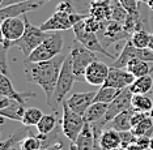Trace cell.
<instances>
[{"label": "cell", "instance_id": "cell-14", "mask_svg": "<svg viewBox=\"0 0 153 150\" xmlns=\"http://www.w3.org/2000/svg\"><path fill=\"white\" fill-rule=\"evenodd\" d=\"M97 92H85V93H72L65 99L68 107L76 114L84 116L88 109L94 103V97Z\"/></svg>", "mask_w": 153, "mask_h": 150}, {"label": "cell", "instance_id": "cell-18", "mask_svg": "<svg viewBox=\"0 0 153 150\" xmlns=\"http://www.w3.org/2000/svg\"><path fill=\"white\" fill-rule=\"evenodd\" d=\"M0 95L9 97V98L15 99V100H17V102L26 104L27 98H30V97H36V94L16 92V89L13 88V85H12V81L7 77V75L0 73Z\"/></svg>", "mask_w": 153, "mask_h": 150}, {"label": "cell", "instance_id": "cell-31", "mask_svg": "<svg viewBox=\"0 0 153 150\" xmlns=\"http://www.w3.org/2000/svg\"><path fill=\"white\" fill-rule=\"evenodd\" d=\"M149 38H151V33H149V30L140 29V30H136L135 33L131 34L130 41L136 48H148Z\"/></svg>", "mask_w": 153, "mask_h": 150}, {"label": "cell", "instance_id": "cell-29", "mask_svg": "<svg viewBox=\"0 0 153 150\" xmlns=\"http://www.w3.org/2000/svg\"><path fill=\"white\" fill-rule=\"evenodd\" d=\"M43 112L39 109H36V107H27L25 110V114H24L22 117V125L24 127H37V124L41 121V119L43 117Z\"/></svg>", "mask_w": 153, "mask_h": 150}, {"label": "cell", "instance_id": "cell-32", "mask_svg": "<svg viewBox=\"0 0 153 150\" xmlns=\"http://www.w3.org/2000/svg\"><path fill=\"white\" fill-rule=\"evenodd\" d=\"M128 17V12L122 7V4L118 0L110 3V20L111 21H117V22L123 24L126 18Z\"/></svg>", "mask_w": 153, "mask_h": 150}, {"label": "cell", "instance_id": "cell-4", "mask_svg": "<svg viewBox=\"0 0 153 150\" xmlns=\"http://www.w3.org/2000/svg\"><path fill=\"white\" fill-rule=\"evenodd\" d=\"M24 20H25V33H24V35L20 38L19 41H16L15 43H13V46L19 47L20 51L22 52L24 56L26 59V58H29V55L32 54L51 33L43 31L41 27L33 25L29 21L26 15H24Z\"/></svg>", "mask_w": 153, "mask_h": 150}, {"label": "cell", "instance_id": "cell-19", "mask_svg": "<svg viewBox=\"0 0 153 150\" xmlns=\"http://www.w3.org/2000/svg\"><path fill=\"white\" fill-rule=\"evenodd\" d=\"M100 146L101 150H118L122 146L120 132L115 131L114 128L103 129L102 134L100 137Z\"/></svg>", "mask_w": 153, "mask_h": 150}, {"label": "cell", "instance_id": "cell-39", "mask_svg": "<svg viewBox=\"0 0 153 150\" xmlns=\"http://www.w3.org/2000/svg\"><path fill=\"white\" fill-rule=\"evenodd\" d=\"M46 150H63V146H62L60 142H54L53 145H48Z\"/></svg>", "mask_w": 153, "mask_h": 150}, {"label": "cell", "instance_id": "cell-21", "mask_svg": "<svg viewBox=\"0 0 153 150\" xmlns=\"http://www.w3.org/2000/svg\"><path fill=\"white\" fill-rule=\"evenodd\" d=\"M126 69L128 72H131L135 77H143V76H148L153 72V64L149 61L141 60V59H131L128 61Z\"/></svg>", "mask_w": 153, "mask_h": 150}, {"label": "cell", "instance_id": "cell-34", "mask_svg": "<svg viewBox=\"0 0 153 150\" xmlns=\"http://www.w3.org/2000/svg\"><path fill=\"white\" fill-rule=\"evenodd\" d=\"M103 22H105V21H100V20L94 18V17H92L90 15L84 20V25H85L86 29H88L89 31H93V33H96V34L101 30Z\"/></svg>", "mask_w": 153, "mask_h": 150}, {"label": "cell", "instance_id": "cell-37", "mask_svg": "<svg viewBox=\"0 0 153 150\" xmlns=\"http://www.w3.org/2000/svg\"><path fill=\"white\" fill-rule=\"evenodd\" d=\"M21 1H25V0H0V9L9 7V5H13V4H17V3H21Z\"/></svg>", "mask_w": 153, "mask_h": 150}, {"label": "cell", "instance_id": "cell-13", "mask_svg": "<svg viewBox=\"0 0 153 150\" xmlns=\"http://www.w3.org/2000/svg\"><path fill=\"white\" fill-rule=\"evenodd\" d=\"M135 80H136V77H135L131 72H128L126 68L110 67L109 76H107V78H106V81L103 85L123 90L126 88H130L132 83H134Z\"/></svg>", "mask_w": 153, "mask_h": 150}, {"label": "cell", "instance_id": "cell-6", "mask_svg": "<svg viewBox=\"0 0 153 150\" xmlns=\"http://www.w3.org/2000/svg\"><path fill=\"white\" fill-rule=\"evenodd\" d=\"M0 33H1V48L9 50L11 47H13V43L19 41L25 33L24 16L3 20L0 25Z\"/></svg>", "mask_w": 153, "mask_h": 150}, {"label": "cell", "instance_id": "cell-12", "mask_svg": "<svg viewBox=\"0 0 153 150\" xmlns=\"http://www.w3.org/2000/svg\"><path fill=\"white\" fill-rule=\"evenodd\" d=\"M45 3H46L45 0H25V1L5 7V8L0 9V18L3 21L5 18H11V17H21L26 15L27 12L39 9Z\"/></svg>", "mask_w": 153, "mask_h": 150}, {"label": "cell", "instance_id": "cell-3", "mask_svg": "<svg viewBox=\"0 0 153 150\" xmlns=\"http://www.w3.org/2000/svg\"><path fill=\"white\" fill-rule=\"evenodd\" d=\"M63 46H64L63 35H62L60 31H55V33H51L25 60L32 63L51 60V59L56 58L62 54Z\"/></svg>", "mask_w": 153, "mask_h": 150}, {"label": "cell", "instance_id": "cell-45", "mask_svg": "<svg viewBox=\"0 0 153 150\" xmlns=\"http://www.w3.org/2000/svg\"><path fill=\"white\" fill-rule=\"evenodd\" d=\"M38 150H46V149H43V148H41V149H38Z\"/></svg>", "mask_w": 153, "mask_h": 150}, {"label": "cell", "instance_id": "cell-17", "mask_svg": "<svg viewBox=\"0 0 153 150\" xmlns=\"http://www.w3.org/2000/svg\"><path fill=\"white\" fill-rule=\"evenodd\" d=\"M109 71L110 67H107L105 63L100 60L93 61L85 71V82L93 86H102L109 76Z\"/></svg>", "mask_w": 153, "mask_h": 150}, {"label": "cell", "instance_id": "cell-28", "mask_svg": "<svg viewBox=\"0 0 153 150\" xmlns=\"http://www.w3.org/2000/svg\"><path fill=\"white\" fill-rule=\"evenodd\" d=\"M131 132L136 137H151L153 133V120H152L151 115L148 114L144 119L139 121L136 125H134Z\"/></svg>", "mask_w": 153, "mask_h": 150}, {"label": "cell", "instance_id": "cell-20", "mask_svg": "<svg viewBox=\"0 0 153 150\" xmlns=\"http://www.w3.org/2000/svg\"><path fill=\"white\" fill-rule=\"evenodd\" d=\"M135 114L134 107L124 112L119 114L118 116H115L113 120L110 121L111 128H114L118 132H128L132 129V116Z\"/></svg>", "mask_w": 153, "mask_h": 150}, {"label": "cell", "instance_id": "cell-2", "mask_svg": "<svg viewBox=\"0 0 153 150\" xmlns=\"http://www.w3.org/2000/svg\"><path fill=\"white\" fill-rule=\"evenodd\" d=\"M77 81L76 76L72 69V59L71 55H65V59L63 61L60 69V75H59L58 82H56V88H55V93L53 97V102L50 104V109L53 111H56L59 104H62L67 99V95L71 93L74 83Z\"/></svg>", "mask_w": 153, "mask_h": 150}, {"label": "cell", "instance_id": "cell-15", "mask_svg": "<svg viewBox=\"0 0 153 150\" xmlns=\"http://www.w3.org/2000/svg\"><path fill=\"white\" fill-rule=\"evenodd\" d=\"M72 15V13H71ZM71 15L65 12H60V10H55V13L46 20L39 27L43 31H48V33H55V31H63L74 27L71 20Z\"/></svg>", "mask_w": 153, "mask_h": 150}, {"label": "cell", "instance_id": "cell-7", "mask_svg": "<svg viewBox=\"0 0 153 150\" xmlns=\"http://www.w3.org/2000/svg\"><path fill=\"white\" fill-rule=\"evenodd\" d=\"M72 29H74L76 41H79L82 46L89 48L90 51H94V52H98V54L105 55V56L110 58L111 60H117V58L114 56V55H111L105 48V46L101 43L98 35H97L96 33H93V31H89L86 29L85 25H84V20L80 21L79 24H76Z\"/></svg>", "mask_w": 153, "mask_h": 150}, {"label": "cell", "instance_id": "cell-33", "mask_svg": "<svg viewBox=\"0 0 153 150\" xmlns=\"http://www.w3.org/2000/svg\"><path fill=\"white\" fill-rule=\"evenodd\" d=\"M124 9L132 16H140V7L139 0H118Z\"/></svg>", "mask_w": 153, "mask_h": 150}, {"label": "cell", "instance_id": "cell-1", "mask_svg": "<svg viewBox=\"0 0 153 150\" xmlns=\"http://www.w3.org/2000/svg\"><path fill=\"white\" fill-rule=\"evenodd\" d=\"M65 56H59L51 59L47 61L41 63H32V61H24V72L25 77L29 82L37 83L43 90L45 95L47 99V104L50 106L53 102V97L56 88V82L60 75V69L63 65Z\"/></svg>", "mask_w": 153, "mask_h": 150}, {"label": "cell", "instance_id": "cell-42", "mask_svg": "<svg viewBox=\"0 0 153 150\" xmlns=\"http://www.w3.org/2000/svg\"><path fill=\"white\" fill-rule=\"evenodd\" d=\"M149 149L153 150V137H151V141H149Z\"/></svg>", "mask_w": 153, "mask_h": 150}, {"label": "cell", "instance_id": "cell-25", "mask_svg": "<svg viewBox=\"0 0 153 150\" xmlns=\"http://www.w3.org/2000/svg\"><path fill=\"white\" fill-rule=\"evenodd\" d=\"M132 107L135 111L149 114L153 109V98L148 94H134L132 97Z\"/></svg>", "mask_w": 153, "mask_h": 150}, {"label": "cell", "instance_id": "cell-9", "mask_svg": "<svg viewBox=\"0 0 153 150\" xmlns=\"http://www.w3.org/2000/svg\"><path fill=\"white\" fill-rule=\"evenodd\" d=\"M97 35H98L101 43L105 46V48H107L118 41L130 39L131 38V35L124 29L123 24L117 22V21H111V20L103 22V25L101 27V30L97 33Z\"/></svg>", "mask_w": 153, "mask_h": 150}, {"label": "cell", "instance_id": "cell-5", "mask_svg": "<svg viewBox=\"0 0 153 150\" xmlns=\"http://www.w3.org/2000/svg\"><path fill=\"white\" fill-rule=\"evenodd\" d=\"M71 59H72V69L77 81H85V71L93 61L98 60L94 51H90L89 48L82 46L79 41H74L71 47Z\"/></svg>", "mask_w": 153, "mask_h": 150}, {"label": "cell", "instance_id": "cell-46", "mask_svg": "<svg viewBox=\"0 0 153 150\" xmlns=\"http://www.w3.org/2000/svg\"><path fill=\"white\" fill-rule=\"evenodd\" d=\"M45 1H46V0H45Z\"/></svg>", "mask_w": 153, "mask_h": 150}, {"label": "cell", "instance_id": "cell-23", "mask_svg": "<svg viewBox=\"0 0 153 150\" xmlns=\"http://www.w3.org/2000/svg\"><path fill=\"white\" fill-rule=\"evenodd\" d=\"M89 15L100 21L110 20V3L105 0H93L90 3Z\"/></svg>", "mask_w": 153, "mask_h": 150}, {"label": "cell", "instance_id": "cell-11", "mask_svg": "<svg viewBox=\"0 0 153 150\" xmlns=\"http://www.w3.org/2000/svg\"><path fill=\"white\" fill-rule=\"evenodd\" d=\"M132 97H134V94H132L130 88L123 89L119 95H118L117 98L109 104V107H107V112H106L105 117H103L102 120L107 124V123H110L115 116H118L119 114L132 109Z\"/></svg>", "mask_w": 153, "mask_h": 150}, {"label": "cell", "instance_id": "cell-24", "mask_svg": "<svg viewBox=\"0 0 153 150\" xmlns=\"http://www.w3.org/2000/svg\"><path fill=\"white\" fill-rule=\"evenodd\" d=\"M107 107L109 104L107 103H98V102H94L92 106L88 109V111L85 112L84 115V120L85 123H89V124H94V123H98L105 117V115L107 112Z\"/></svg>", "mask_w": 153, "mask_h": 150}, {"label": "cell", "instance_id": "cell-36", "mask_svg": "<svg viewBox=\"0 0 153 150\" xmlns=\"http://www.w3.org/2000/svg\"><path fill=\"white\" fill-rule=\"evenodd\" d=\"M56 10H60V12H65V13H75L76 10L74 8V5H72V3L69 1V0H63V1H60L56 7Z\"/></svg>", "mask_w": 153, "mask_h": 150}, {"label": "cell", "instance_id": "cell-35", "mask_svg": "<svg viewBox=\"0 0 153 150\" xmlns=\"http://www.w3.org/2000/svg\"><path fill=\"white\" fill-rule=\"evenodd\" d=\"M21 132H22V129L17 131L16 133H13V136H11V137L8 138V140L0 142V150H11V148H12L13 144H16V142H20V141H21V140H19L20 133H21Z\"/></svg>", "mask_w": 153, "mask_h": 150}, {"label": "cell", "instance_id": "cell-40", "mask_svg": "<svg viewBox=\"0 0 153 150\" xmlns=\"http://www.w3.org/2000/svg\"><path fill=\"white\" fill-rule=\"evenodd\" d=\"M148 48L151 51H153V33H151V38H149V44H148Z\"/></svg>", "mask_w": 153, "mask_h": 150}, {"label": "cell", "instance_id": "cell-43", "mask_svg": "<svg viewBox=\"0 0 153 150\" xmlns=\"http://www.w3.org/2000/svg\"><path fill=\"white\" fill-rule=\"evenodd\" d=\"M152 98H153V90H152ZM149 115H151V117H152V120H153V109H152L151 112H149Z\"/></svg>", "mask_w": 153, "mask_h": 150}, {"label": "cell", "instance_id": "cell-38", "mask_svg": "<svg viewBox=\"0 0 153 150\" xmlns=\"http://www.w3.org/2000/svg\"><path fill=\"white\" fill-rule=\"evenodd\" d=\"M126 150H145V148H144V146H141L140 144H137V142L135 141L134 144H131Z\"/></svg>", "mask_w": 153, "mask_h": 150}, {"label": "cell", "instance_id": "cell-10", "mask_svg": "<svg viewBox=\"0 0 153 150\" xmlns=\"http://www.w3.org/2000/svg\"><path fill=\"white\" fill-rule=\"evenodd\" d=\"M141 59V60L153 63V51H151L149 48H136L134 44L131 43V41L128 39L124 48L122 50L120 55L117 58V60H114L111 67L115 68H126L128 61L131 59Z\"/></svg>", "mask_w": 153, "mask_h": 150}, {"label": "cell", "instance_id": "cell-26", "mask_svg": "<svg viewBox=\"0 0 153 150\" xmlns=\"http://www.w3.org/2000/svg\"><path fill=\"white\" fill-rule=\"evenodd\" d=\"M132 94H148L153 90V78L151 75L137 77L130 86Z\"/></svg>", "mask_w": 153, "mask_h": 150}, {"label": "cell", "instance_id": "cell-16", "mask_svg": "<svg viewBox=\"0 0 153 150\" xmlns=\"http://www.w3.org/2000/svg\"><path fill=\"white\" fill-rule=\"evenodd\" d=\"M71 150H101L100 141L96 140L94 133H93L92 124L85 123L81 133L69 146Z\"/></svg>", "mask_w": 153, "mask_h": 150}, {"label": "cell", "instance_id": "cell-30", "mask_svg": "<svg viewBox=\"0 0 153 150\" xmlns=\"http://www.w3.org/2000/svg\"><path fill=\"white\" fill-rule=\"evenodd\" d=\"M56 116L55 114H48V115H43V117L41 119V121L37 124V131L41 134H46L48 136L56 128Z\"/></svg>", "mask_w": 153, "mask_h": 150}, {"label": "cell", "instance_id": "cell-27", "mask_svg": "<svg viewBox=\"0 0 153 150\" xmlns=\"http://www.w3.org/2000/svg\"><path fill=\"white\" fill-rule=\"evenodd\" d=\"M120 92H122V90H119V89H115V88H111V86L102 85L98 90H97L96 97H94V102L110 104L118 95H119Z\"/></svg>", "mask_w": 153, "mask_h": 150}, {"label": "cell", "instance_id": "cell-22", "mask_svg": "<svg viewBox=\"0 0 153 150\" xmlns=\"http://www.w3.org/2000/svg\"><path fill=\"white\" fill-rule=\"evenodd\" d=\"M25 104L13 100L5 109H0V116L4 117V119H9V120H15V121H22L24 114H25Z\"/></svg>", "mask_w": 153, "mask_h": 150}, {"label": "cell", "instance_id": "cell-41", "mask_svg": "<svg viewBox=\"0 0 153 150\" xmlns=\"http://www.w3.org/2000/svg\"><path fill=\"white\" fill-rule=\"evenodd\" d=\"M147 5H148V9L153 10V0H148V1H147Z\"/></svg>", "mask_w": 153, "mask_h": 150}, {"label": "cell", "instance_id": "cell-44", "mask_svg": "<svg viewBox=\"0 0 153 150\" xmlns=\"http://www.w3.org/2000/svg\"><path fill=\"white\" fill-rule=\"evenodd\" d=\"M105 1H109V3H111V1H114V0H105Z\"/></svg>", "mask_w": 153, "mask_h": 150}, {"label": "cell", "instance_id": "cell-8", "mask_svg": "<svg viewBox=\"0 0 153 150\" xmlns=\"http://www.w3.org/2000/svg\"><path fill=\"white\" fill-rule=\"evenodd\" d=\"M63 107V116H62V132L65 137L68 138L71 142L76 141V138L79 137V134L81 133L82 128L85 125L84 116L76 114L75 111H72L68 107L67 102L62 103Z\"/></svg>", "mask_w": 153, "mask_h": 150}]
</instances>
